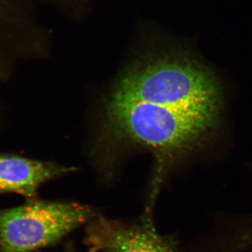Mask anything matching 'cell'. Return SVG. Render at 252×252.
<instances>
[{
	"mask_svg": "<svg viewBox=\"0 0 252 252\" xmlns=\"http://www.w3.org/2000/svg\"><path fill=\"white\" fill-rule=\"evenodd\" d=\"M218 81L186 49L151 54L127 67L104 101L99 147L106 160L124 149L154 158L149 203L176 161L216 125L221 107Z\"/></svg>",
	"mask_w": 252,
	"mask_h": 252,
	"instance_id": "1",
	"label": "cell"
},
{
	"mask_svg": "<svg viewBox=\"0 0 252 252\" xmlns=\"http://www.w3.org/2000/svg\"><path fill=\"white\" fill-rule=\"evenodd\" d=\"M90 207L77 203L31 199L0 210L1 252H32L56 243L94 217Z\"/></svg>",
	"mask_w": 252,
	"mask_h": 252,
	"instance_id": "2",
	"label": "cell"
},
{
	"mask_svg": "<svg viewBox=\"0 0 252 252\" xmlns=\"http://www.w3.org/2000/svg\"><path fill=\"white\" fill-rule=\"evenodd\" d=\"M91 252H177L150 223L129 226L99 219L89 228Z\"/></svg>",
	"mask_w": 252,
	"mask_h": 252,
	"instance_id": "3",
	"label": "cell"
},
{
	"mask_svg": "<svg viewBox=\"0 0 252 252\" xmlns=\"http://www.w3.org/2000/svg\"><path fill=\"white\" fill-rule=\"evenodd\" d=\"M74 170L53 162L0 154V193H18L31 200L41 185Z\"/></svg>",
	"mask_w": 252,
	"mask_h": 252,
	"instance_id": "4",
	"label": "cell"
},
{
	"mask_svg": "<svg viewBox=\"0 0 252 252\" xmlns=\"http://www.w3.org/2000/svg\"><path fill=\"white\" fill-rule=\"evenodd\" d=\"M233 239L239 250L252 252V215L237 220L233 230Z\"/></svg>",
	"mask_w": 252,
	"mask_h": 252,
	"instance_id": "5",
	"label": "cell"
}]
</instances>
